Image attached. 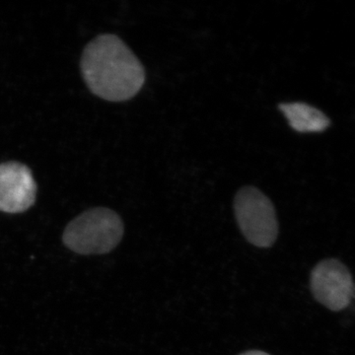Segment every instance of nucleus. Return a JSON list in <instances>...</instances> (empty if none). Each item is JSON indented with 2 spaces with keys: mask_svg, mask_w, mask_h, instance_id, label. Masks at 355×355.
I'll list each match as a JSON object with an SVG mask.
<instances>
[{
  "mask_svg": "<svg viewBox=\"0 0 355 355\" xmlns=\"http://www.w3.org/2000/svg\"><path fill=\"white\" fill-rule=\"evenodd\" d=\"M81 70L91 92L107 101L132 99L146 83L144 65L114 35H101L87 44Z\"/></svg>",
  "mask_w": 355,
  "mask_h": 355,
  "instance_id": "obj_1",
  "label": "nucleus"
},
{
  "mask_svg": "<svg viewBox=\"0 0 355 355\" xmlns=\"http://www.w3.org/2000/svg\"><path fill=\"white\" fill-rule=\"evenodd\" d=\"M123 232V222L116 212L106 207H96L69 222L62 241L76 254H107L120 244Z\"/></svg>",
  "mask_w": 355,
  "mask_h": 355,
  "instance_id": "obj_2",
  "label": "nucleus"
},
{
  "mask_svg": "<svg viewBox=\"0 0 355 355\" xmlns=\"http://www.w3.org/2000/svg\"><path fill=\"white\" fill-rule=\"evenodd\" d=\"M236 220L245 238L256 247L268 248L279 235V222L272 200L254 187H245L234 200Z\"/></svg>",
  "mask_w": 355,
  "mask_h": 355,
  "instance_id": "obj_3",
  "label": "nucleus"
},
{
  "mask_svg": "<svg viewBox=\"0 0 355 355\" xmlns=\"http://www.w3.org/2000/svg\"><path fill=\"white\" fill-rule=\"evenodd\" d=\"M311 291L318 302L331 311H342L350 304L355 287L352 273L340 261H320L311 272Z\"/></svg>",
  "mask_w": 355,
  "mask_h": 355,
  "instance_id": "obj_4",
  "label": "nucleus"
},
{
  "mask_svg": "<svg viewBox=\"0 0 355 355\" xmlns=\"http://www.w3.org/2000/svg\"><path fill=\"white\" fill-rule=\"evenodd\" d=\"M37 184L31 170L18 162L0 164V211L20 214L34 205Z\"/></svg>",
  "mask_w": 355,
  "mask_h": 355,
  "instance_id": "obj_5",
  "label": "nucleus"
},
{
  "mask_svg": "<svg viewBox=\"0 0 355 355\" xmlns=\"http://www.w3.org/2000/svg\"><path fill=\"white\" fill-rule=\"evenodd\" d=\"M279 108L296 132H322L330 127L331 121L323 112L305 103H282Z\"/></svg>",
  "mask_w": 355,
  "mask_h": 355,
  "instance_id": "obj_6",
  "label": "nucleus"
},
{
  "mask_svg": "<svg viewBox=\"0 0 355 355\" xmlns=\"http://www.w3.org/2000/svg\"><path fill=\"white\" fill-rule=\"evenodd\" d=\"M240 355H270L266 354V352H261V350H251V352H244V354Z\"/></svg>",
  "mask_w": 355,
  "mask_h": 355,
  "instance_id": "obj_7",
  "label": "nucleus"
}]
</instances>
